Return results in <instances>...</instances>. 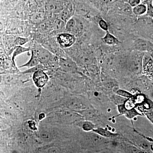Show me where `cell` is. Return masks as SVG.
<instances>
[{
	"instance_id": "cell-1",
	"label": "cell",
	"mask_w": 153,
	"mask_h": 153,
	"mask_svg": "<svg viewBox=\"0 0 153 153\" xmlns=\"http://www.w3.org/2000/svg\"><path fill=\"white\" fill-rule=\"evenodd\" d=\"M144 52L137 50L132 53L128 62L129 70L134 73H140L142 70L143 57Z\"/></svg>"
},
{
	"instance_id": "cell-2",
	"label": "cell",
	"mask_w": 153,
	"mask_h": 153,
	"mask_svg": "<svg viewBox=\"0 0 153 153\" xmlns=\"http://www.w3.org/2000/svg\"><path fill=\"white\" fill-rule=\"evenodd\" d=\"M65 29L66 33H70L76 36L82 33L83 25L79 19L72 17L66 22Z\"/></svg>"
},
{
	"instance_id": "cell-3",
	"label": "cell",
	"mask_w": 153,
	"mask_h": 153,
	"mask_svg": "<svg viewBox=\"0 0 153 153\" xmlns=\"http://www.w3.org/2000/svg\"><path fill=\"white\" fill-rule=\"evenodd\" d=\"M33 50L39 58L40 63L42 64L49 63L55 59L52 53L39 44H36Z\"/></svg>"
},
{
	"instance_id": "cell-4",
	"label": "cell",
	"mask_w": 153,
	"mask_h": 153,
	"mask_svg": "<svg viewBox=\"0 0 153 153\" xmlns=\"http://www.w3.org/2000/svg\"><path fill=\"white\" fill-rule=\"evenodd\" d=\"M76 41V36L68 33H60L57 37V42L60 47L63 48L71 47Z\"/></svg>"
},
{
	"instance_id": "cell-5",
	"label": "cell",
	"mask_w": 153,
	"mask_h": 153,
	"mask_svg": "<svg viewBox=\"0 0 153 153\" xmlns=\"http://www.w3.org/2000/svg\"><path fill=\"white\" fill-rule=\"evenodd\" d=\"M33 79L37 87L42 88L49 81V76L44 70H40L33 73Z\"/></svg>"
},
{
	"instance_id": "cell-6",
	"label": "cell",
	"mask_w": 153,
	"mask_h": 153,
	"mask_svg": "<svg viewBox=\"0 0 153 153\" xmlns=\"http://www.w3.org/2000/svg\"><path fill=\"white\" fill-rule=\"evenodd\" d=\"M59 62L60 68L63 71L66 72H74L77 70L76 63L68 57L60 58Z\"/></svg>"
},
{
	"instance_id": "cell-7",
	"label": "cell",
	"mask_w": 153,
	"mask_h": 153,
	"mask_svg": "<svg viewBox=\"0 0 153 153\" xmlns=\"http://www.w3.org/2000/svg\"><path fill=\"white\" fill-rule=\"evenodd\" d=\"M134 47L138 51L150 53L153 49V43L147 39L139 38L135 42Z\"/></svg>"
},
{
	"instance_id": "cell-8",
	"label": "cell",
	"mask_w": 153,
	"mask_h": 153,
	"mask_svg": "<svg viewBox=\"0 0 153 153\" xmlns=\"http://www.w3.org/2000/svg\"><path fill=\"white\" fill-rule=\"evenodd\" d=\"M74 13V5L69 2H67L64 4L63 10L59 14V18L66 23L73 17Z\"/></svg>"
},
{
	"instance_id": "cell-9",
	"label": "cell",
	"mask_w": 153,
	"mask_h": 153,
	"mask_svg": "<svg viewBox=\"0 0 153 153\" xmlns=\"http://www.w3.org/2000/svg\"><path fill=\"white\" fill-rule=\"evenodd\" d=\"M64 4L58 1H49L46 4V10L52 14H60L63 10Z\"/></svg>"
},
{
	"instance_id": "cell-10",
	"label": "cell",
	"mask_w": 153,
	"mask_h": 153,
	"mask_svg": "<svg viewBox=\"0 0 153 153\" xmlns=\"http://www.w3.org/2000/svg\"><path fill=\"white\" fill-rule=\"evenodd\" d=\"M57 116L62 121L68 123L73 122L80 118V116L76 113L67 111L58 112Z\"/></svg>"
},
{
	"instance_id": "cell-11",
	"label": "cell",
	"mask_w": 153,
	"mask_h": 153,
	"mask_svg": "<svg viewBox=\"0 0 153 153\" xmlns=\"http://www.w3.org/2000/svg\"><path fill=\"white\" fill-rule=\"evenodd\" d=\"M93 132L87 137L88 138L86 139L87 141H85L86 144L88 145V146L91 145V147L98 146L100 144H102L105 141V139L103 138L104 137L94 132Z\"/></svg>"
},
{
	"instance_id": "cell-12",
	"label": "cell",
	"mask_w": 153,
	"mask_h": 153,
	"mask_svg": "<svg viewBox=\"0 0 153 153\" xmlns=\"http://www.w3.org/2000/svg\"><path fill=\"white\" fill-rule=\"evenodd\" d=\"M39 64H40V62L39 58L36 55L34 50H33L31 52V57L30 60L24 65L19 66V68L26 67V68H30L38 66Z\"/></svg>"
},
{
	"instance_id": "cell-13",
	"label": "cell",
	"mask_w": 153,
	"mask_h": 153,
	"mask_svg": "<svg viewBox=\"0 0 153 153\" xmlns=\"http://www.w3.org/2000/svg\"><path fill=\"white\" fill-rule=\"evenodd\" d=\"M102 41L105 44L108 45H114L120 42L117 38L110 33L108 31L106 32V34L102 38Z\"/></svg>"
},
{
	"instance_id": "cell-14",
	"label": "cell",
	"mask_w": 153,
	"mask_h": 153,
	"mask_svg": "<svg viewBox=\"0 0 153 153\" xmlns=\"http://www.w3.org/2000/svg\"><path fill=\"white\" fill-rule=\"evenodd\" d=\"M98 134L104 138H114L117 135V134L114 133L110 131H109L102 128H99L94 129L92 131Z\"/></svg>"
},
{
	"instance_id": "cell-15",
	"label": "cell",
	"mask_w": 153,
	"mask_h": 153,
	"mask_svg": "<svg viewBox=\"0 0 153 153\" xmlns=\"http://www.w3.org/2000/svg\"><path fill=\"white\" fill-rule=\"evenodd\" d=\"M147 10V6L145 4L142 3L133 8V13L135 16H141L146 15Z\"/></svg>"
},
{
	"instance_id": "cell-16",
	"label": "cell",
	"mask_w": 153,
	"mask_h": 153,
	"mask_svg": "<svg viewBox=\"0 0 153 153\" xmlns=\"http://www.w3.org/2000/svg\"><path fill=\"white\" fill-rule=\"evenodd\" d=\"M30 50V49L29 47H23L22 46H16V48L14 50L13 54V57H12V60L13 64L14 65H16L15 59L19 55L25 53V52H29Z\"/></svg>"
},
{
	"instance_id": "cell-17",
	"label": "cell",
	"mask_w": 153,
	"mask_h": 153,
	"mask_svg": "<svg viewBox=\"0 0 153 153\" xmlns=\"http://www.w3.org/2000/svg\"><path fill=\"white\" fill-rule=\"evenodd\" d=\"M38 135L41 140L47 142L52 140L53 137L52 132L47 129H42L41 131L39 132Z\"/></svg>"
},
{
	"instance_id": "cell-18",
	"label": "cell",
	"mask_w": 153,
	"mask_h": 153,
	"mask_svg": "<svg viewBox=\"0 0 153 153\" xmlns=\"http://www.w3.org/2000/svg\"><path fill=\"white\" fill-rule=\"evenodd\" d=\"M45 15L43 11H38L33 14L31 17V20L35 24H40L45 20Z\"/></svg>"
},
{
	"instance_id": "cell-19",
	"label": "cell",
	"mask_w": 153,
	"mask_h": 153,
	"mask_svg": "<svg viewBox=\"0 0 153 153\" xmlns=\"http://www.w3.org/2000/svg\"><path fill=\"white\" fill-rule=\"evenodd\" d=\"M39 25V30L42 33H46L51 31L53 29L52 23L48 20H45L41 22Z\"/></svg>"
},
{
	"instance_id": "cell-20",
	"label": "cell",
	"mask_w": 153,
	"mask_h": 153,
	"mask_svg": "<svg viewBox=\"0 0 153 153\" xmlns=\"http://www.w3.org/2000/svg\"><path fill=\"white\" fill-rule=\"evenodd\" d=\"M89 1L98 8L102 9L109 6L113 0H89Z\"/></svg>"
},
{
	"instance_id": "cell-21",
	"label": "cell",
	"mask_w": 153,
	"mask_h": 153,
	"mask_svg": "<svg viewBox=\"0 0 153 153\" xmlns=\"http://www.w3.org/2000/svg\"><path fill=\"white\" fill-rule=\"evenodd\" d=\"M68 105L70 108L74 110H79L84 108L82 102L76 99H72L69 100L68 102Z\"/></svg>"
},
{
	"instance_id": "cell-22",
	"label": "cell",
	"mask_w": 153,
	"mask_h": 153,
	"mask_svg": "<svg viewBox=\"0 0 153 153\" xmlns=\"http://www.w3.org/2000/svg\"><path fill=\"white\" fill-rule=\"evenodd\" d=\"M66 22L60 18H57L55 19L54 22H52L53 29L55 31H61L66 28Z\"/></svg>"
},
{
	"instance_id": "cell-23",
	"label": "cell",
	"mask_w": 153,
	"mask_h": 153,
	"mask_svg": "<svg viewBox=\"0 0 153 153\" xmlns=\"http://www.w3.org/2000/svg\"><path fill=\"white\" fill-rule=\"evenodd\" d=\"M142 3L145 4L147 7L145 16L153 19V0H144Z\"/></svg>"
},
{
	"instance_id": "cell-24",
	"label": "cell",
	"mask_w": 153,
	"mask_h": 153,
	"mask_svg": "<svg viewBox=\"0 0 153 153\" xmlns=\"http://www.w3.org/2000/svg\"><path fill=\"white\" fill-rule=\"evenodd\" d=\"M82 126L83 130L86 131H93L94 129V125L92 122L89 121H85L83 122Z\"/></svg>"
},
{
	"instance_id": "cell-25",
	"label": "cell",
	"mask_w": 153,
	"mask_h": 153,
	"mask_svg": "<svg viewBox=\"0 0 153 153\" xmlns=\"http://www.w3.org/2000/svg\"><path fill=\"white\" fill-rule=\"evenodd\" d=\"M44 67L42 64H39L38 66H35V67H32V68H28L26 71H23L22 73L23 74H27V73H33L36 71H38V70H44Z\"/></svg>"
},
{
	"instance_id": "cell-26",
	"label": "cell",
	"mask_w": 153,
	"mask_h": 153,
	"mask_svg": "<svg viewBox=\"0 0 153 153\" xmlns=\"http://www.w3.org/2000/svg\"><path fill=\"white\" fill-rule=\"evenodd\" d=\"M28 41H29V39L27 38L18 37L15 39V41H14V44L16 46H22L27 43Z\"/></svg>"
},
{
	"instance_id": "cell-27",
	"label": "cell",
	"mask_w": 153,
	"mask_h": 153,
	"mask_svg": "<svg viewBox=\"0 0 153 153\" xmlns=\"http://www.w3.org/2000/svg\"><path fill=\"white\" fill-rule=\"evenodd\" d=\"M126 117L129 119H133L139 115V113L135 109L127 110L125 114Z\"/></svg>"
},
{
	"instance_id": "cell-28",
	"label": "cell",
	"mask_w": 153,
	"mask_h": 153,
	"mask_svg": "<svg viewBox=\"0 0 153 153\" xmlns=\"http://www.w3.org/2000/svg\"><path fill=\"white\" fill-rule=\"evenodd\" d=\"M99 26L101 28L102 30L103 31H107L108 30V23L106 21H105L103 19H101L99 22Z\"/></svg>"
},
{
	"instance_id": "cell-29",
	"label": "cell",
	"mask_w": 153,
	"mask_h": 153,
	"mask_svg": "<svg viewBox=\"0 0 153 153\" xmlns=\"http://www.w3.org/2000/svg\"><path fill=\"white\" fill-rule=\"evenodd\" d=\"M117 94L119 95L125 97H130L131 96V94L126 91L119 89L117 91Z\"/></svg>"
},
{
	"instance_id": "cell-30",
	"label": "cell",
	"mask_w": 153,
	"mask_h": 153,
	"mask_svg": "<svg viewBox=\"0 0 153 153\" xmlns=\"http://www.w3.org/2000/svg\"><path fill=\"white\" fill-rule=\"evenodd\" d=\"M141 0H128V3L133 8L140 4Z\"/></svg>"
},
{
	"instance_id": "cell-31",
	"label": "cell",
	"mask_w": 153,
	"mask_h": 153,
	"mask_svg": "<svg viewBox=\"0 0 153 153\" xmlns=\"http://www.w3.org/2000/svg\"><path fill=\"white\" fill-rule=\"evenodd\" d=\"M118 110L120 114H125L127 110L123 105H118Z\"/></svg>"
},
{
	"instance_id": "cell-32",
	"label": "cell",
	"mask_w": 153,
	"mask_h": 153,
	"mask_svg": "<svg viewBox=\"0 0 153 153\" xmlns=\"http://www.w3.org/2000/svg\"><path fill=\"white\" fill-rule=\"evenodd\" d=\"M59 152V150L56 147L49 148L47 151V152L48 153H58Z\"/></svg>"
},
{
	"instance_id": "cell-33",
	"label": "cell",
	"mask_w": 153,
	"mask_h": 153,
	"mask_svg": "<svg viewBox=\"0 0 153 153\" xmlns=\"http://www.w3.org/2000/svg\"><path fill=\"white\" fill-rule=\"evenodd\" d=\"M29 126L30 128L32 130H35L36 129V123L33 121H30L29 122Z\"/></svg>"
},
{
	"instance_id": "cell-34",
	"label": "cell",
	"mask_w": 153,
	"mask_h": 153,
	"mask_svg": "<svg viewBox=\"0 0 153 153\" xmlns=\"http://www.w3.org/2000/svg\"><path fill=\"white\" fill-rule=\"evenodd\" d=\"M44 117H45V115L44 114L41 113L39 115V119L40 120L43 119Z\"/></svg>"
},
{
	"instance_id": "cell-35",
	"label": "cell",
	"mask_w": 153,
	"mask_h": 153,
	"mask_svg": "<svg viewBox=\"0 0 153 153\" xmlns=\"http://www.w3.org/2000/svg\"><path fill=\"white\" fill-rule=\"evenodd\" d=\"M115 1V0H113V1Z\"/></svg>"
}]
</instances>
